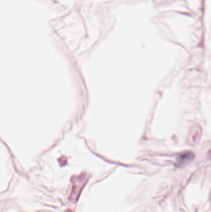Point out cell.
I'll return each instance as SVG.
<instances>
[{
    "label": "cell",
    "mask_w": 211,
    "mask_h": 212,
    "mask_svg": "<svg viewBox=\"0 0 211 212\" xmlns=\"http://www.w3.org/2000/svg\"><path fill=\"white\" fill-rule=\"evenodd\" d=\"M201 133L202 129L201 125L197 123H194L189 130L187 137V143L191 145H194L197 143L201 138Z\"/></svg>",
    "instance_id": "1"
},
{
    "label": "cell",
    "mask_w": 211,
    "mask_h": 212,
    "mask_svg": "<svg viewBox=\"0 0 211 212\" xmlns=\"http://www.w3.org/2000/svg\"><path fill=\"white\" fill-rule=\"evenodd\" d=\"M194 154H193V153L190 151L185 152L183 154H181L178 156V163L180 165L185 164L191 161L194 158Z\"/></svg>",
    "instance_id": "2"
}]
</instances>
